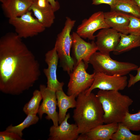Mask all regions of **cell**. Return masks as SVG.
<instances>
[{
  "label": "cell",
  "instance_id": "3",
  "mask_svg": "<svg viewBox=\"0 0 140 140\" xmlns=\"http://www.w3.org/2000/svg\"><path fill=\"white\" fill-rule=\"evenodd\" d=\"M96 96L102 107L105 124L122 122L133 102L128 96L122 94L118 91L100 90Z\"/></svg>",
  "mask_w": 140,
  "mask_h": 140
},
{
  "label": "cell",
  "instance_id": "10",
  "mask_svg": "<svg viewBox=\"0 0 140 140\" xmlns=\"http://www.w3.org/2000/svg\"><path fill=\"white\" fill-rule=\"evenodd\" d=\"M39 90L42 94L43 101L40 106L38 114L40 119L44 114L47 115L46 118L51 120L53 125H58V113L56 111L57 100L56 92L47 88L45 85L40 84Z\"/></svg>",
  "mask_w": 140,
  "mask_h": 140
},
{
  "label": "cell",
  "instance_id": "1",
  "mask_svg": "<svg viewBox=\"0 0 140 140\" xmlns=\"http://www.w3.org/2000/svg\"><path fill=\"white\" fill-rule=\"evenodd\" d=\"M41 75L40 64L32 52L15 32L0 39V90L19 95L32 87Z\"/></svg>",
  "mask_w": 140,
  "mask_h": 140
},
{
  "label": "cell",
  "instance_id": "34",
  "mask_svg": "<svg viewBox=\"0 0 140 140\" xmlns=\"http://www.w3.org/2000/svg\"><path fill=\"white\" fill-rule=\"evenodd\" d=\"M139 135H140V139H139V140H140V134H139Z\"/></svg>",
  "mask_w": 140,
  "mask_h": 140
},
{
  "label": "cell",
  "instance_id": "23",
  "mask_svg": "<svg viewBox=\"0 0 140 140\" xmlns=\"http://www.w3.org/2000/svg\"><path fill=\"white\" fill-rule=\"evenodd\" d=\"M42 99V95L40 90H34L32 98L23 107L24 113L27 115L29 114H37L40 106V102Z\"/></svg>",
  "mask_w": 140,
  "mask_h": 140
},
{
  "label": "cell",
  "instance_id": "21",
  "mask_svg": "<svg viewBox=\"0 0 140 140\" xmlns=\"http://www.w3.org/2000/svg\"><path fill=\"white\" fill-rule=\"evenodd\" d=\"M111 10L140 18V8L133 0H117Z\"/></svg>",
  "mask_w": 140,
  "mask_h": 140
},
{
  "label": "cell",
  "instance_id": "26",
  "mask_svg": "<svg viewBox=\"0 0 140 140\" xmlns=\"http://www.w3.org/2000/svg\"><path fill=\"white\" fill-rule=\"evenodd\" d=\"M129 22L128 26L127 34H131L140 36V18L129 15Z\"/></svg>",
  "mask_w": 140,
  "mask_h": 140
},
{
  "label": "cell",
  "instance_id": "4",
  "mask_svg": "<svg viewBox=\"0 0 140 140\" xmlns=\"http://www.w3.org/2000/svg\"><path fill=\"white\" fill-rule=\"evenodd\" d=\"M76 21L68 17H66L65 25L57 36L54 47L63 71L69 75L74 69L75 63L71 55L72 40L71 32Z\"/></svg>",
  "mask_w": 140,
  "mask_h": 140
},
{
  "label": "cell",
  "instance_id": "35",
  "mask_svg": "<svg viewBox=\"0 0 140 140\" xmlns=\"http://www.w3.org/2000/svg\"><path fill=\"white\" fill-rule=\"evenodd\" d=\"M139 47H140V45H139Z\"/></svg>",
  "mask_w": 140,
  "mask_h": 140
},
{
  "label": "cell",
  "instance_id": "32",
  "mask_svg": "<svg viewBox=\"0 0 140 140\" xmlns=\"http://www.w3.org/2000/svg\"><path fill=\"white\" fill-rule=\"evenodd\" d=\"M6 0H0V1L2 3Z\"/></svg>",
  "mask_w": 140,
  "mask_h": 140
},
{
  "label": "cell",
  "instance_id": "6",
  "mask_svg": "<svg viewBox=\"0 0 140 140\" xmlns=\"http://www.w3.org/2000/svg\"><path fill=\"white\" fill-rule=\"evenodd\" d=\"M87 69L82 60L74 66L72 72L69 74L70 78L67 92L68 95H73L77 97L92 86L95 73L89 74L87 72Z\"/></svg>",
  "mask_w": 140,
  "mask_h": 140
},
{
  "label": "cell",
  "instance_id": "24",
  "mask_svg": "<svg viewBox=\"0 0 140 140\" xmlns=\"http://www.w3.org/2000/svg\"><path fill=\"white\" fill-rule=\"evenodd\" d=\"M118 129L112 135V140H139L140 135L133 134L126 127L118 123Z\"/></svg>",
  "mask_w": 140,
  "mask_h": 140
},
{
  "label": "cell",
  "instance_id": "9",
  "mask_svg": "<svg viewBox=\"0 0 140 140\" xmlns=\"http://www.w3.org/2000/svg\"><path fill=\"white\" fill-rule=\"evenodd\" d=\"M71 36L72 57L74 62V66L82 60L87 68L91 57L98 51L95 42L94 41H92L91 43L86 41L76 32H73Z\"/></svg>",
  "mask_w": 140,
  "mask_h": 140
},
{
  "label": "cell",
  "instance_id": "16",
  "mask_svg": "<svg viewBox=\"0 0 140 140\" xmlns=\"http://www.w3.org/2000/svg\"><path fill=\"white\" fill-rule=\"evenodd\" d=\"M105 21L110 28L119 33L127 34L129 22V15L115 10L104 12Z\"/></svg>",
  "mask_w": 140,
  "mask_h": 140
},
{
  "label": "cell",
  "instance_id": "18",
  "mask_svg": "<svg viewBox=\"0 0 140 140\" xmlns=\"http://www.w3.org/2000/svg\"><path fill=\"white\" fill-rule=\"evenodd\" d=\"M57 106L59 108V124H60L65 119L68 110L75 108L76 104V97L73 95H66L63 90L56 92Z\"/></svg>",
  "mask_w": 140,
  "mask_h": 140
},
{
  "label": "cell",
  "instance_id": "7",
  "mask_svg": "<svg viewBox=\"0 0 140 140\" xmlns=\"http://www.w3.org/2000/svg\"><path fill=\"white\" fill-rule=\"evenodd\" d=\"M9 22L21 38L36 36L43 32L46 28L33 16L32 12L29 10L20 16L9 19Z\"/></svg>",
  "mask_w": 140,
  "mask_h": 140
},
{
  "label": "cell",
  "instance_id": "33",
  "mask_svg": "<svg viewBox=\"0 0 140 140\" xmlns=\"http://www.w3.org/2000/svg\"><path fill=\"white\" fill-rule=\"evenodd\" d=\"M34 3L36 0H30Z\"/></svg>",
  "mask_w": 140,
  "mask_h": 140
},
{
  "label": "cell",
  "instance_id": "27",
  "mask_svg": "<svg viewBox=\"0 0 140 140\" xmlns=\"http://www.w3.org/2000/svg\"><path fill=\"white\" fill-rule=\"evenodd\" d=\"M19 135L12 132L5 130L0 132V140H23Z\"/></svg>",
  "mask_w": 140,
  "mask_h": 140
},
{
  "label": "cell",
  "instance_id": "19",
  "mask_svg": "<svg viewBox=\"0 0 140 140\" xmlns=\"http://www.w3.org/2000/svg\"><path fill=\"white\" fill-rule=\"evenodd\" d=\"M35 18L45 27H50L53 23L55 17L54 12L51 5L46 7H39L33 3L30 8Z\"/></svg>",
  "mask_w": 140,
  "mask_h": 140
},
{
  "label": "cell",
  "instance_id": "12",
  "mask_svg": "<svg viewBox=\"0 0 140 140\" xmlns=\"http://www.w3.org/2000/svg\"><path fill=\"white\" fill-rule=\"evenodd\" d=\"M59 60L54 47L48 51L45 55V61L48 67L44 69L43 72L47 79V87L55 92L63 90L64 85V82L59 81L57 77V71Z\"/></svg>",
  "mask_w": 140,
  "mask_h": 140
},
{
  "label": "cell",
  "instance_id": "22",
  "mask_svg": "<svg viewBox=\"0 0 140 140\" xmlns=\"http://www.w3.org/2000/svg\"><path fill=\"white\" fill-rule=\"evenodd\" d=\"M39 119V118L37 114H29L27 115L21 123L15 126H13L12 124H11L6 128L5 130L14 132L22 137L23 130L25 128L37 123Z\"/></svg>",
  "mask_w": 140,
  "mask_h": 140
},
{
  "label": "cell",
  "instance_id": "2",
  "mask_svg": "<svg viewBox=\"0 0 140 140\" xmlns=\"http://www.w3.org/2000/svg\"><path fill=\"white\" fill-rule=\"evenodd\" d=\"M75 108L73 117L79 134L87 132L104 123L102 105L94 93L86 94L84 92L79 95Z\"/></svg>",
  "mask_w": 140,
  "mask_h": 140
},
{
  "label": "cell",
  "instance_id": "25",
  "mask_svg": "<svg viewBox=\"0 0 140 140\" xmlns=\"http://www.w3.org/2000/svg\"><path fill=\"white\" fill-rule=\"evenodd\" d=\"M130 130L138 131L140 130V110L137 113L131 114L128 112L123 121L120 123Z\"/></svg>",
  "mask_w": 140,
  "mask_h": 140
},
{
  "label": "cell",
  "instance_id": "8",
  "mask_svg": "<svg viewBox=\"0 0 140 140\" xmlns=\"http://www.w3.org/2000/svg\"><path fill=\"white\" fill-rule=\"evenodd\" d=\"M127 79L126 75H109L102 73H95L92 84L84 92L88 94L96 88L103 90H122L127 86Z\"/></svg>",
  "mask_w": 140,
  "mask_h": 140
},
{
  "label": "cell",
  "instance_id": "17",
  "mask_svg": "<svg viewBox=\"0 0 140 140\" xmlns=\"http://www.w3.org/2000/svg\"><path fill=\"white\" fill-rule=\"evenodd\" d=\"M33 3L30 0H6L2 3V6L9 19L21 16L29 10Z\"/></svg>",
  "mask_w": 140,
  "mask_h": 140
},
{
  "label": "cell",
  "instance_id": "15",
  "mask_svg": "<svg viewBox=\"0 0 140 140\" xmlns=\"http://www.w3.org/2000/svg\"><path fill=\"white\" fill-rule=\"evenodd\" d=\"M118 124L113 123L101 124L85 133L79 135L77 140H109L117 130Z\"/></svg>",
  "mask_w": 140,
  "mask_h": 140
},
{
  "label": "cell",
  "instance_id": "28",
  "mask_svg": "<svg viewBox=\"0 0 140 140\" xmlns=\"http://www.w3.org/2000/svg\"><path fill=\"white\" fill-rule=\"evenodd\" d=\"M136 70L137 73L135 76H134L131 74H129L130 78L127 85L128 88L131 87L136 82L140 81V66L138 67Z\"/></svg>",
  "mask_w": 140,
  "mask_h": 140
},
{
  "label": "cell",
  "instance_id": "30",
  "mask_svg": "<svg viewBox=\"0 0 140 140\" xmlns=\"http://www.w3.org/2000/svg\"><path fill=\"white\" fill-rule=\"evenodd\" d=\"M54 12L58 10L60 8V5L58 1L55 0H48Z\"/></svg>",
  "mask_w": 140,
  "mask_h": 140
},
{
  "label": "cell",
  "instance_id": "31",
  "mask_svg": "<svg viewBox=\"0 0 140 140\" xmlns=\"http://www.w3.org/2000/svg\"><path fill=\"white\" fill-rule=\"evenodd\" d=\"M140 8V0H133Z\"/></svg>",
  "mask_w": 140,
  "mask_h": 140
},
{
  "label": "cell",
  "instance_id": "5",
  "mask_svg": "<svg viewBox=\"0 0 140 140\" xmlns=\"http://www.w3.org/2000/svg\"><path fill=\"white\" fill-rule=\"evenodd\" d=\"M93 68L94 72L102 73L109 75H126L130 72L136 70L137 65L131 63L120 62L111 59L110 54L96 52L89 61Z\"/></svg>",
  "mask_w": 140,
  "mask_h": 140
},
{
  "label": "cell",
  "instance_id": "29",
  "mask_svg": "<svg viewBox=\"0 0 140 140\" xmlns=\"http://www.w3.org/2000/svg\"><path fill=\"white\" fill-rule=\"evenodd\" d=\"M117 0H92V4L98 5L102 4H106L110 6L112 8L115 5Z\"/></svg>",
  "mask_w": 140,
  "mask_h": 140
},
{
  "label": "cell",
  "instance_id": "20",
  "mask_svg": "<svg viewBox=\"0 0 140 140\" xmlns=\"http://www.w3.org/2000/svg\"><path fill=\"white\" fill-rule=\"evenodd\" d=\"M120 41L113 52L115 55L128 51L132 49L139 47L140 36L131 34H126L120 33Z\"/></svg>",
  "mask_w": 140,
  "mask_h": 140
},
{
  "label": "cell",
  "instance_id": "14",
  "mask_svg": "<svg viewBox=\"0 0 140 140\" xmlns=\"http://www.w3.org/2000/svg\"><path fill=\"white\" fill-rule=\"evenodd\" d=\"M69 113L66 114L62 122L57 126L53 125L49 129L48 140H77L79 134L78 128L75 124H70L68 122L70 117Z\"/></svg>",
  "mask_w": 140,
  "mask_h": 140
},
{
  "label": "cell",
  "instance_id": "13",
  "mask_svg": "<svg viewBox=\"0 0 140 140\" xmlns=\"http://www.w3.org/2000/svg\"><path fill=\"white\" fill-rule=\"evenodd\" d=\"M95 42L98 51L103 53L110 54L113 52L120 38V33L111 28L101 29L96 36Z\"/></svg>",
  "mask_w": 140,
  "mask_h": 140
},
{
  "label": "cell",
  "instance_id": "11",
  "mask_svg": "<svg viewBox=\"0 0 140 140\" xmlns=\"http://www.w3.org/2000/svg\"><path fill=\"white\" fill-rule=\"evenodd\" d=\"M109 27L105 21L104 12L99 11L93 14L88 19L83 20L76 32L82 38L94 41L96 36L94 34L96 31Z\"/></svg>",
  "mask_w": 140,
  "mask_h": 140
}]
</instances>
